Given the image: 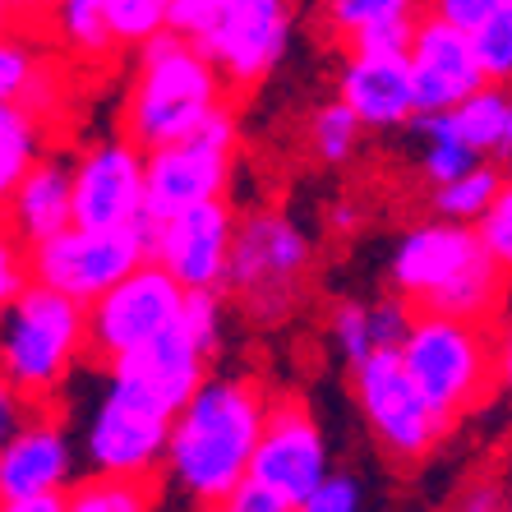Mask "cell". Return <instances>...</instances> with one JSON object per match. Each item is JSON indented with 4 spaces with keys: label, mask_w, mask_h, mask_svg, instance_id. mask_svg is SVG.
Returning a JSON list of instances; mask_svg holds the SVG:
<instances>
[{
    "label": "cell",
    "mask_w": 512,
    "mask_h": 512,
    "mask_svg": "<svg viewBox=\"0 0 512 512\" xmlns=\"http://www.w3.org/2000/svg\"><path fill=\"white\" fill-rule=\"evenodd\" d=\"M263 416H268V393L254 379L203 374V383L171 416L162 476L194 508H222L231 489L250 476Z\"/></svg>",
    "instance_id": "6da1fadb"
},
{
    "label": "cell",
    "mask_w": 512,
    "mask_h": 512,
    "mask_svg": "<svg viewBox=\"0 0 512 512\" xmlns=\"http://www.w3.org/2000/svg\"><path fill=\"white\" fill-rule=\"evenodd\" d=\"M388 282H393V296H402L411 310L485 319L499 305L508 273L489 259L476 227L434 217L397 240L388 259Z\"/></svg>",
    "instance_id": "7a4b0ae2"
},
{
    "label": "cell",
    "mask_w": 512,
    "mask_h": 512,
    "mask_svg": "<svg viewBox=\"0 0 512 512\" xmlns=\"http://www.w3.org/2000/svg\"><path fill=\"white\" fill-rule=\"evenodd\" d=\"M84 360V305L28 282L0 305V379L24 406H42Z\"/></svg>",
    "instance_id": "3957f363"
},
{
    "label": "cell",
    "mask_w": 512,
    "mask_h": 512,
    "mask_svg": "<svg viewBox=\"0 0 512 512\" xmlns=\"http://www.w3.org/2000/svg\"><path fill=\"white\" fill-rule=\"evenodd\" d=\"M222 102V74L194 42L176 33H153L139 42V70L125 102V139L148 153L157 143L185 139Z\"/></svg>",
    "instance_id": "277c9868"
},
{
    "label": "cell",
    "mask_w": 512,
    "mask_h": 512,
    "mask_svg": "<svg viewBox=\"0 0 512 512\" xmlns=\"http://www.w3.org/2000/svg\"><path fill=\"white\" fill-rule=\"evenodd\" d=\"M397 360L443 420L476 411L494 388V337L485 319L416 310L397 342Z\"/></svg>",
    "instance_id": "5b68a950"
},
{
    "label": "cell",
    "mask_w": 512,
    "mask_h": 512,
    "mask_svg": "<svg viewBox=\"0 0 512 512\" xmlns=\"http://www.w3.org/2000/svg\"><path fill=\"white\" fill-rule=\"evenodd\" d=\"M176 406L125 370H107L102 397L93 402V416L84 425V466L102 476L153 480L162 471V448Z\"/></svg>",
    "instance_id": "8992f818"
},
{
    "label": "cell",
    "mask_w": 512,
    "mask_h": 512,
    "mask_svg": "<svg viewBox=\"0 0 512 512\" xmlns=\"http://www.w3.org/2000/svg\"><path fill=\"white\" fill-rule=\"evenodd\" d=\"M236 134V111L217 102L199 130L148 148L143 153V217L157 222L194 203L222 199L231 180V157H236Z\"/></svg>",
    "instance_id": "52a82bcc"
},
{
    "label": "cell",
    "mask_w": 512,
    "mask_h": 512,
    "mask_svg": "<svg viewBox=\"0 0 512 512\" xmlns=\"http://www.w3.org/2000/svg\"><path fill=\"white\" fill-rule=\"evenodd\" d=\"M305 273H310V236L300 231V222L286 213L236 217L222 291H231L245 310L259 319H282Z\"/></svg>",
    "instance_id": "ba28073f"
},
{
    "label": "cell",
    "mask_w": 512,
    "mask_h": 512,
    "mask_svg": "<svg viewBox=\"0 0 512 512\" xmlns=\"http://www.w3.org/2000/svg\"><path fill=\"white\" fill-rule=\"evenodd\" d=\"M148 231H153L148 217L130 222V227H79V222H70L56 236L28 245L33 282L88 305L111 282H120L130 268L148 259Z\"/></svg>",
    "instance_id": "9c48e42d"
},
{
    "label": "cell",
    "mask_w": 512,
    "mask_h": 512,
    "mask_svg": "<svg viewBox=\"0 0 512 512\" xmlns=\"http://www.w3.org/2000/svg\"><path fill=\"white\" fill-rule=\"evenodd\" d=\"M180 305H185V286L162 263L143 259L84 305V356H93L97 365H116L120 356L153 342L180 314Z\"/></svg>",
    "instance_id": "30bf717a"
},
{
    "label": "cell",
    "mask_w": 512,
    "mask_h": 512,
    "mask_svg": "<svg viewBox=\"0 0 512 512\" xmlns=\"http://www.w3.org/2000/svg\"><path fill=\"white\" fill-rule=\"evenodd\" d=\"M217 342H222V291H185L180 314L139 351L120 356L107 370H125L143 379L167 406H180L208 374Z\"/></svg>",
    "instance_id": "8fae6325"
},
{
    "label": "cell",
    "mask_w": 512,
    "mask_h": 512,
    "mask_svg": "<svg viewBox=\"0 0 512 512\" xmlns=\"http://www.w3.org/2000/svg\"><path fill=\"white\" fill-rule=\"evenodd\" d=\"M356 374V402L360 416L370 420L374 439L383 443V453L397 462H420L434 443L448 434L453 420H443L434 406L420 397L411 374L402 370L397 351H374V356L351 365Z\"/></svg>",
    "instance_id": "7c38bea8"
},
{
    "label": "cell",
    "mask_w": 512,
    "mask_h": 512,
    "mask_svg": "<svg viewBox=\"0 0 512 512\" xmlns=\"http://www.w3.org/2000/svg\"><path fill=\"white\" fill-rule=\"evenodd\" d=\"M74 480L70 434L28 406L19 425L0 439V508L5 512H65Z\"/></svg>",
    "instance_id": "4fadbf2b"
},
{
    "label": "cell",
    "mask_w": 512,
    "mask_h": 512,
    "mask_svg": "<svg viewBox=\"0 0 512 512\" xmlns=\"http://www.w3.org/2000/svg\"><path fill=\"white\" fill-rule=\"evenodd\" d=\"M236 213L227 199H208L157 217L148 231V259L162 263L185 291H222Z\"/></svg>",
    "instance_id": "5bb4252c"
},
{
    "label": "cell",
    "mask_w": 512,
    "mask_h": 512,
    "mask_svg": "<svg viewBox=\"0 0 512 512\" xmlns=\"http://www.w3.org/2000/svg\"><path fill=\"white\" fill-rule=\"evenodd\" d=\"M323 476H328V443H323L314 416L291 397H282V402L268 397V416H263L259 443L250 453V480L268 485L300 512L305 494Z\"/></svg>",
    "instance_id": "9a60e30c"
},
{
    "label": "cell",
    "mask_w": 512,
    "mask_h": 512,
    "mask_svg": "<svg viewBox=\"0 0 512 512\" xmlns=\"http://www.w3.org/2000/svg\"><path fill=\"white\" fill-rule=\"evenodd\" d=\"M143 217V148L134 139H102L70 162V222L130 227Z\"/></svg>",
    "instance_id": "2e32d148"
},
{
    "label": "cell",
    "mask_w": 512,
    "mask_h": 512,
    "mask_svg": "<svg viewBox=\"0 0 512 512\" xmlns=\"http://www.w3.org/2000/svg\"><path fill=\"white\" fill-rule=\"evenodd\" d=\"M406 70H411V93H416V116L443 111L476 93L485 84L480 60L471 51V37L462 28L443 24L439 14H416L411 42H406Z\"/></svg>",
    "instance_id": "e0dca14e"
},
{
    "label": "cell",
    "mask_w": 512,
    "mask_h": 512,
    "mask_svg": "<svg viewBox=\"0 0 512 512\" xmlns=\"http://www.w3.org/2000/svg\"><path fill=\"white\" fill-rule=\"evenodd\" d=\"M286 42H291L286 5L282 10H236V5H222L213 28L194 47L217 65L222 84L231 79L236 88H250L286 56Z\"/></svg>",
    "instance_id": "ac0fdd59"
},
{
    "label": "cell",
    "mask_w": 512,
    "mask_h": 512,
    "mask_svg": "<svg viewBox=\"0 0 512 512\" xmlns=\"http://www.w3.org/2000/svg\"><path fill=\"white\" fill-rule=\"evenodd\" d=\"M337 97L360 120V130H402L416 116L406 51H351L342 65Z\"/></svg>",
    "instance_id": "d6986e66"
},
{
    "label": "cell",
    "mask_w": 512,
    "mask_h": 512,
    "mask_svg": "<svg viewBox=\"0 0 512 512\" xmlns=\"http://www.w3.org/2000/svg\"><path fill=\"white\" fill-rule=\"evenodd\" d=\"M0 227L19 245H37L60 227H70V162L37 157L0 199Z\"/></svg>",
    "instance_id": "ffe728a7"
},
{
    "label": "cell",
    "mask_w": 512,
    "mask_h": 512,
    "mask_svg": "<svg viewBox=\"0 0 512 512\" xmlns=\"http://www.w3.org/2000/svg\"><path fill=\"white\" fill-rule=\"evenodd\" d=\"M406 125L420 139H453L462 148H471L476 157H499L503 130H508V93L499 84H480L476 93H466L453 107L411 116Z\"/></svg>",
    "instance_id": "44dd1931"
},
{
    "label": "cell",
    "mask_w": 512,
    "mask_h": 512,
    "mask_svg": "<svg viewBox=\"0 0 512 512\" xmlns=\"http://www.w3.org/2000/svg\"><path fill=\"white\" fill-rule=\"evenodd\" d=\"M51 33L74 60H111L116 56V37L107 28V0H47Z\"/></svg>",
    "instance_id": "7402d4cb"
},
{
    "label": "cell",
    "mask_w": 512,
    "mask_h": 512,
    "mask_svg": "<svg viewBox=\"0 0 512 512\" xmlns=\"http://www.w3.org/2000/svg\"><path fill=\"white\" fill-rule=\"evenodd\" d=\"M47 60L37 56L28 37L14 28H0V107L5 102H24L33 116H42V97H47Z\"/></svg>",
    "instance_id": "603a6c76"
},
{
    "label": "cell",
    "mask_w": 512,
    "mask_h": 512,
    "mask_svg": "<svg viewBox=\"0 0 512 512\" xmlns=\"http://www.w3.org/2000/svg\"><path fill=\"white\" fill-rule=\"evenodd\" d=\"M499 185H503V171L494 167L489 157H480V162H471L466 171H457L453 180L434 185V194H429L434 217H448V222H466V227H476L480 217H485L489 199L499 194Z\"/></svg>",
    "instance_id": "cb8c5ba5"
},
{
    "label": "cell",
    "mask_w": 512,
    "mask_h": 512,
    "mask_svg": "<svg viewBox=\"0 0 512 512\" xmlns=\"http://www.w3.org/2000/svg\"><path fill=\"white\" fill-rule=\"evenodd\" d=\"M37 157H42V116H33L24 102H5L0 107V199Z\"/></svg>",
    "instance_id": "d4e9b609"
},
{
    "label": "cell",
    "mask_w": 512,
    "mask_h": 512,
    "mask_svg": "<svg viewBox=\"0 0 512 512\" xmlns=\"http://www.w3.org/2000/svg\"><path fill=\"white\" fill-rule=\"evenodd\" d=\"M143 508H153L148 480L93 471L88 480H70V489H65V512H143Z\"/></svg>",
    "instance_id": "484cf974"
},
{
    "label": "cell",
    "mask_w": 512,
    "mask_h": 512,
    "mask_svg": "<svg viewBox=\"0 0 512 512\" xmlns=\"http://www.w3.org/2000/svg\"><path fill=\"white\" fill-rule=\"evenodd\" d=\"M360 120L346 111V102L337 97V102H328V107L314 111L310 120V148L314 157H319L323 167H342V162H351L360 148Z\"/></svg>",
    "instance_id": "4316f807"
},
{
    "label": "cell",
    "mask_w": 512,
    "mask_h": 512,
    "mask_svg": "<svg viewBox=\"0 0 512 512\" xmlns=\"http://www.w3.org/2000/svg\"><path fill=\"white\" fill-rule=\"evenodd\" d=\"M466 37H471V51H476V60H480L485 84L508 88L512 84V0H503L499 10Z\"/></svg>",
    "instance_id": "83f0119b"
},
{
    "label": "cell",
    "mask_w": 512,
    "mask_h": 512,
    "mask_svg": "<svg viewBox=\"0 0 512 512\" xmlns=\"http://www.w3.org/2000/svg\"><path fill=\"white\" fill-rule=\"evenodd\" d=\"M425 0H323V14L328 24L342 37L360 33L370 24H383V19H416Z\"/></svg>",
    "instance_id": "f1b7e54d"
},
{
    "label": "cell",
    "mask_w": 512,
    "mask_h": 512,
    "mask_svg": "<svg viewBox=\"0 0 512 512\" xmlns=\"http://www.w3.org/2000/svg\"><path fill=\"white\" fill-rule=\"evenodd\" d=\"M171 0H107V28L116 47H139L143 37L167 28Z\"/></svg>",
    "instance_id": "f546056e"
},
{
    "label": "cell",
    "mask_w": 512,
    "mask_h": 512,
    "mask_svg": "<svg viewBox=\"0 0 512 512\" xmlns=\"http://www.w3.org/2000/svg\"><path fill=\"white\" fill-rule=\"evenodd\" d=\"M476 236H480V245L489 250V259L512 277V176H503L499 194L489 199L485 217L476 222Z\"/></svg>",
    "instance_id": "4dcf8cb0"
},
{
    "label": "cell",
    "mask_w": 512,
    "mask_h": 512,
    "mask_svg": "<svg viewBox=\"0 0 512 512\" xmlns=\"http://www.w3.org/2000/svg\"><path fill=\"white\" fill-rule=\"evenodd\" d=\"M333 342H337V351H342L346 365H356V360L374 356L370 305H360V300H346V305H337V314H333Z\"/></svg>",
    "instance_id": "1f68e13d"
},
{
    "label": "cell",
    "mask_w": 512,
    "mask_h": 512,
    "mask_svg": "<svg viewBox=\"0 0 512 512\" xmlns=\"http://www.w3.org/2000/svg\"><path fill=\"white\" fill-rule=\"evenodd\" d=\"M356 508H365V489H360L356 476L333 471V466H328V476H323L319 485L305 494V503H300V512H356Z\"/></svg>",
    "instance_id": "d6a6232c"
},
{
    "label": "cell",
    "mask_w": 512,
    "mask_h": 512,
    "mask_svg": "<svg viewBox=\"0 0 512 512\" xmlns=\"http://www.w3.org/2000/svg\"><path fill=\"white\" fill-rule=\"evenodd\" d=\"M425 148H420V171H425L429 185H443V180H453L457 171H466L471 162H480L471 148H462V143L453 139H420Z\"/></svg>",
    "instance_id": "836d02e7"
},
{
    "label": "cell",
    "mask_w": 512,
    "mask_h": 512,
    "mask_svg": "<svg viewBox=\"0 0 512 512\" xmlns=\"http://www.w3.org/2000/svg\"><path fill=\"white\" fill-rule=\"evenodd\" d=\"M503 0H425L420 10H429V14H439L443 24H453V28H462V33H476L480 24H485L489 14L499 10Z\"/></svg>",
    "instance_id": "e575fe53"
},
{
    "label": "cell",
    "mask_w": 512,
    "mask_h": 512,
    "mask_svg": "<svg viewBox=\"0 0 512 512\" xmlns=\"http://www.w3.org/2000/svg\"><path fill=\"white\" fill-rule=\"evenodd\" d=\"M33 282V268H28V245L10 236V231H0V305L14 296V291H24Z\"/></svg>",
    "instance_id": "d590c367"
},
{
    "label": "cell",
    "mask_w": 512,
    "mask_h": 512,
    "mask_svg": "<svg viewBox=\"0 0 512 512\" xmlns=\"http://www.w3.org/2000/svg\"><path fill=\"white\" fill-rule=\"evenodd\" d=\"M411 28H416V19H383V24H370V28H360V33H351L346 42H351V51H406Z\"/></svg>",
    "instance_id": "8d00e7d4"
},
{
    "label": "cell",
    "mask_w": 512,
    "mask_h": 512,
    "mask_svg": "<svg viewBox=\"0 0 512 512\" xmlns=\"http://www.w3.org/2000/svg\"><path fill=\"white\" fill-rule=\"evenodd\" d=\"M222 508H231V512H296L291 503L282 499V494H273L268 485H259V480H250V476L231 489Z\"/></svg>",
    "instance_id": "74e56055"
},
{
    "label": "cell",
    "mask_w": 512,
    "mask_h": 512,
    "mask_svg": "<svg viewBox=\"0 0 512 512\" xmlns=\"http://www.w3.org/2000/svg\"><path fill=\"white\" fill-rule=\"evenodd\" d=\"M24 411H28V406L19 402V393H14L10 383L0 379V439H5V434L19 425V416H24Z\"/></svg>",
    "instance_id": "f35d334b"
},
{
    "label": "cell",
    "mask_w": 512,
    "mask_h": 512,
    "mask_svg": "<svg viewBox=\"0 0 512 512\" xmlns=\"http://www.w3.org/2000/svg\"><path fill=\"white\" fill-rule=\"evenodd\" d=\"M5 5H10L14 19H37V14L47 10V0H5Z\"/></svg>",
    "instance_id": "ab89813d"
},
{
    "label": "cell",
    "mask_w": 512,
    "mask_h": 512,
    "mask_svg": "<svg viewBox=\"0 0 512 512\" xmlns=\"http://www.w3.org/2000/svg\"><path fill=\"white\" fill-rule=\"evenodd\" d=\"M222 5H236V10H282V0H222Z\"/></svg>",
    "instance_id": "60d3db41"
},
{
    "label": "cell",
    "mask_w": 512,
    "mask_h": 512,
    "mask_svg": "<svg viewBox=\"0 0 512 512\" xmlns=\"http://www.w3.org/2000/svg\"><path fill=\"white\" fill-rule=\"evenodd\" d=\"M503 93H508V130H503V153L499 157H508L512 153V84L503 88Z\"/></svg>",
    "instance_id": "b9f144b4"
},
{
    "label": "cell",
    "mask_w": 512,
    "mask_h": 512,
    "mask_svg": "<svg viewBox=\"0 0 512 512\" xmlns=\"http://www.w3.org/2000/svg\"><path fill=\"white\" fill-rule=\"evenodd\" d=\"M10 24H14V14H10V5L0 0V28H10Z\"/></svg>",
    "instance_id": "7bdbcfd3"
}]
</instances>
